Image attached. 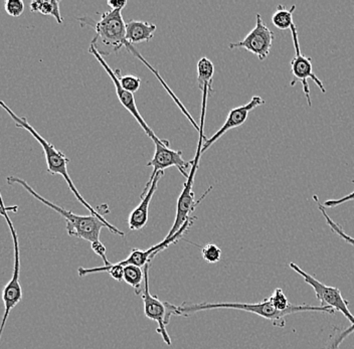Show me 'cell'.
<instances>
[{
  "label": "cell",
  "mask_w": 354,
  "mask_h": 349,
  "mask_svg": "<svg viewBox=\"0 0 354 349\" xmlns=\"http://www.w3.org/2000/svg\"><path fill=\"white\" fill-rule=\"evenodd\" d=\"M214 309H234V310L245 311V312L253 313L265 319L271 321L275 327L284 328L286 326V317L291 314H295L298 312H323L327 314H335V310L329 307L312 306V305H294L290 310L279 311L277 310L273 304L270 301L269 297L266 298L264 301L259 303H209V302H203V303H190V302H183L178 306L179 316H188L194 314L196 312L205 310H214Z\"/></svg>",
  "instance_id": "cell-1"
},
{
  "label": "cell",
  "mask_w": 354,
  "mask_h": 349,
  "mask_svg": "<svg viewBox=\"0 0 354 349\" xmlns=\"http://www.w3.org/2000/svg\"><path fill=\"white\" fill-rule=\"evenodd\" d=\"M8 185H19L24 187V189L28 191V194H32L33 198H37L39 202H43L46 207H50L54 209L57 214H61L66 220V229L68 232V235L71 237L81 238V240H88L91 244L93 243L98 242L100 240V233L103 227H107L113 234L122 236L123 237L124 233L120 229H117L114 225H111L108 220H103L98 216H79L75 214L71 211H66L64 207H59L55 205L54 202L46 200L43 196H39L35 189L28 185L26 180H21L15 176H8L6 178Z\"/></svg>",
  "instance_id": "cell-2"
},
{
  "label": "cell",
  "mask_w": 354,
  "mask_h": 349,
  "mask_svg": "<svg viewBox=\"0 0 354 349\" xmlns=\"http://www.w3.org/2000/svg\"><path fill=\"white\" fill-rule=\"evenodd\" d=\"M0 107L8 113V115H10L12 120L15 121V126H17V128H22V129L30 132L33 138L41 145L44 151V155H46V165H48V169L46 170H48V173L52 174V176H57V174H59L62 178H64V180L68 183V189H70L73 194H74V196H76L77 202H81L93 216H98L101 220H107L105 218H103V216H102L97 209H93V207L86 202L85 198L80 194L77 187H75L74 182H73L72 178H71L70 174H68V164L70 163V159L66 158L63 152L57 150L52 143L46 141V139L28 123V119H26V117L17 116L3 101H0Z\"/></svg>",
  "instance_id": "cell-3"
},
{
  "label": "cell",
  "mask_w": 354,
  "mask_h": 349,
  "mask_svg": "<svg viewBox=\"0 0 354 349\" xmlns=\"http://www.w3.org/2000/svg\"><path fill=\"white\" fill-rule=\"evenodd\" d=\"M81 26H92L96 32L92 44L97 52L103 56L119 52L125 46V23L122 17L121 10H109L101 15L99 21H94L90 17H84L77 19Z\"/></svg>",
  "instance_id": "cell-4"
},
{
  "label": "cell",
  "mask_w": 354,
  "mask_h": 349,
  "mask_svg": "<svg viewBox=\"0 0 354 349\" xmlns=\"http://www.w3.org/2000/svg\"><path fill=\"white\" fill-rule=\"evenodd\" d=\"M205 109H207V108H201L198 150H196L194 160L190 161V163H192V169H190V172L188 173L187 181H185V185H183V191H181L180 196H179L178 200H177L176 220H174V225H172L171 229H170L169 233L166 235L165 238L172 237L174 234L177 233V232L183 227L185 222L190 218V214L196 209L199 202H201L212 189V187H210L209 189L203 194V196L199 198L198 202L194 200V192L192 191V187H194V178H196V173L198 169L199 159H201V148H203V140H205L203 129H205Z\"/></svg>",
  "instance_id": "cell-5"
},
{
  "label": "cell",
  "mask_w": 354,
  "mask_h": 349,
  "mask_svg": "<svg viewBox=\"0 0 354 349\" xmlns=\"http://www.w3.org/2000/svg\"><path fill=\"white\" fill-rule=\"evenodd\" d=\"M17 211H19V205H13V207H8L3 214L4 218H6L8 227H10L11 237H12L15 258H13L12 277L2 291L4 314L2 317L1 324H0V340H1L2 333H3V329L6 327V322H8V317H10L11 310L21 303L22 296H24L22 295L21 280H19V275H21V251H19V235H17L15 225H13L10 216H8L10 211L15 214L17 213Z\"/></svg>",
  "instance_id": "cell-6"
},
{
  "label": "cell",
  "mask_w": 354,
  "mask_h": 349,
  "mask_svg": "<svg viewBox=\"0 0 354 349\" xmlns=\"http://www.w3.org/2000/svg\"><path fill=\"white\" fill-rule=\"evenodd\" d=\"M151 264H147L143 268L144 282L141 299L144 303V313L148 319L153 320L158 324L157 333L161 335L163 341L167 346H171V339L166 330V326L169 324L172 316H179L178 306L167 301H161L157 296L150 293L149 269Z\"/></svg>",
  "instance_id": "cell-7"
},
{
  "label": "cell",
  "mask_w": 354,
  "mask_h": 349,
  "mask_svg": "<svg viewBox=\"0 0 354 349\" xmlns=\"http://www.w3.org/2000/svg\"><path fill=\"white\" fill-rule=\"evenodd\" d=\"M289 266L292 270L295 271L304 279L306 284L312 287L315 292L316 298L320 302L321 307H329L335 310V312L336 311L342 312L344 317L351 321V326H354V315L351 314L348 308V301H345L339 289L327 286V285L318 281L315 277L302 270L295 263H290Z\"/></svg>",
  "instance_id": "cell-8"
},
{
  "label": "cell",
  "mask_w": 354,
  "mask_h": 349,
  "mask_svg": "<svg viewBox=\"0 0 354 349\" xmlns=\"http://www.w3.org/2000/svg\"><path fill=\"white\" fill-rule=\"evenodd\" d=\"M290 30H291L292 37H293L294 48H295V56L292 59L291 64H290L292 74L294 76V82L292 85H294L295 82H300L302 84L303 92H304L305 97H306L307 103H308L309 107H311L312 101L308 79H311L323 94L326 93V90H325L324 85H323V82L314 74L312 59L308 57H305L301 53L297 26L295 23L292 24Z\"/></svg>",
  "instance_id": "cell-9"
},
{
  "label": "cell",
  "mask_w": 354,
  "mask_h": 349,
  "mask_svg": "<svg viewBox=\"0 0 354 349\" xmlns=\"http://www.w3.org/2000/svg\"><path fill=\"white\" fill-rule=\"evenodd\" d=\"M275 35L266 26L261 15H257L256 26L251 32L245 35V39L238 43L230 44V48H245L258 57L260 61H265L269 57L273 46Z\"/></svg>",
  "instance_id": "cell-10"
},
{
  "label": "cell",
  "mask_w": 354,
  "mask_h": 349,
  "mask_svg": "<svg viewBox=\"0 0 354 349\" xmlns=\"http://www.w3.org/2000/svg\"><path fill=\"white\" fill-rule=\"evenodd\" d=\"M88 52L90 54H92L93 56L96 57L97 61L101 64L102 67L105 68L106 72H107L108 76L110 77L111 79L113 81V84L115 86V90H116L117 97H118L119 101L123 107L127 110L130 114L134 117L135 120L138 122V124L141 126V128L144 130L146 134H147L148 137H150L153 142H157V141L162 140V139H159L158 137L155 135L153 131H152L151 128L147 125V123L144 121L143 117L141 116L140 113H139L138 109H137L136 102H135L134 95L131 94L130 92H127V91L124 90L123 88L121 87L120 82H119L118 76H117L116 72L113 70L112 68H110V66L108 65L107 62L104 59V57L97 52L96 48L95 46L91 43L90 48H88Z\"/></svg>",
  "instance_id": "cell-11"
},
{
  "label": "cell",
  "mask_w": 354,
  "mask_h": 349,
  "mask_svg": "<svg viewBox=\"0 0 354 349\" xmlns=\"http://www.w3.org/2000/svg\"><path fill=\"white\" fill-rule=\"evenodd\" d=\"M155 153L153 158L147 163V167H153L150 180L159 171H165L169 167H176L185 178H188V167H192V163L187 162L183 158V151H176L170 149L169 141L160 140L154 142Z\"/></svg>",
  "instance_id": "cell-12"
},
{
  "label": "cell",
  "mask_w": 354,
  "mask_h": 349,
  "mask_svg": "<svg viewBox=\"0 0 354 349\" xmlns=\"http://www.w3.org/2000/svg\"><path fill=\"white\" fill-rule=\"evenodd\" d=\"M196 218L190 216L189 218L183 225V227L179 229L177 233L174 234L172 237L165 238L162 242L159 244L155 245L151 248L142 251V249H133L130 255L126 258L125 260L120 261L118 263L121 266H127V265H133V266L140 267L144 268L147 264H151V261L154 259L155 256L158 255L160 252L165 251L168 247L171 246L172 244H176L177 240L183 237V234L194 225Z\"/></svg>",
  "instance_id": "cell-13"
},
{
  "label": "cell",
  "mask_w": 354,
  "mask_h": 349,
  "mask_svg": "<svg viewBox=\"0 0 354 349\" xmlns=\"http://www.w3.org/2000/svg\"><path fill=\"white\" fill-rule=\"evenodd\" d=\"M265 100L260 96H254L252 100L245 105L240 106V107L234 108L227 115V120L225 124L221 126L220 130L214 134L210 138L205 139L201 148V154L205 153V150L209 149L214 143H216L218 139L221 138L227 131L234 129V128L240 127L247 121L250 112L253 111L257 107L264 105Z\"/></svg>",
  "instance_id": "cell-14"
},
{
  "label": "cell",
  "mask_w": 354,
  "mask_h": 349,
  "mask_svg": "<svg viewBox=\"0 0 354 349\" xmlns=\"http://www.w3.org/2000/svg\"><path fill=\"white\" fill-rule=\"evenodd\" d=\"M163 174H165V171L157 172L154 178L149 180L147 185H145V189L141 194V202L139 203L138 207L133 209L132 213L130 214L129 220H128V225L131 231H140L147 225L150 202H151L155 191H157L159 180L162 178Z\"/></svg>",
  "instance_id": "cell-15"
},
{
  "label": "cell",
  "mask_w": 354,
  "mask_h": 349,
  "mask_svg": "<svg viewBox=\"0 0 354 349\" xmlns=\"http://www.w3.org/2000/svg\"><path fill=\"white\" fill-rule=\"evenodd\" d=\"M125 39L130 45L150 41L154 37L156 26L147 21H130L125 24Z\"/></svg>",
  "instance_id": "cell-16"
},
{
  "label": "cell",
  "mask_w": 354,
  "mask_h": 349,
  "mask_svg": "<svg viewBox=\"0 0 354 349\" xmlns=\"http://www.w3.org/2000/svg\"><path fill=\"white\" fill-rule=\"evenodd\" d=\"M125 48L126 50H128V52L131 53V54L134 55V56L136 57L137 59H140V61L142 62V63L144 64V65L146 66V67H147L148 68H149L150 70H152V72H153L155 77H156L157 79H159V82H160L161 85H162L163 87L165 88V90L167 91L168 94H169L170 96H171V98L174 99V101H176V105L178 106L179 109H180L181 111H183V114L185 115V117H187L188 120H189V122L192 123V125H194V127L196 128V129L198 130V131H199V126L196 124V121H194V119L192 118V115H190L189 113L187 112V110L185 109V106H183V104H181V102L178 100V98H177L176 95H174V93L172 92L171 90H170L169 87H168V85L165 83V79L161 78L160 75H159V73L157 72V70H155V68L152 67V66H150V64L148 63V62L146 61V59H144V57L141 56V55L139 54V53L137 52L136 50H135L134 46L130 45L129 43H126Z\"/></svg>",
  "instance_id": "cell-17"
},
{
  "label": "cell",
  "mask_w": 354,
  "mask_h": 349,
  "mask_svg": "<svg viewBox=\"0 0 354 349\" xmlns=\"http://www.w3.org/2000/svg\"><path fill=\"white\" fill-rule=\"evenodd\" d=\"M30 12H39L44 15H52L57 21V23L62 24L64 23L61 12H59V1L55 0H35L30 2Z\"/></svg>",
  "instance_id": "cell-18"
},
{
  "label": "cell",
  "mask_w": 354,
  "mask_h": 349,
  "mask_svg": "<svg viewBox=\"0 0 354 349\" xmlns=\"http://www.w3.org/2000/svg\"><path fill=\"white\" fill-rule=\"evenodd\" d=\"M214 74V66L207 57H201L198 63V84L199 89L203 91L209 87L212 89V77Z\"/></svg>",
  "instance_id": "cell-19"
},
{
  "label": "cell",
  "mask_w": 354,
  "mask_h": 349,
  "mask_svg": "<svg viewBox=\"0 0 354 349\" xmlns=\"http://www.w3.org/2000/svg\"><path fill=\"white\" fill-rule=\"evenodd\" d=\"M124 281L134 289L137 295H140L142 292V283L144 282V271L140 267L127 265L124 266Z\"/></svg>",
  "instance_id": "cell-20"
},
{
  "label": "cell",
  "mask_w": 354,
  "mask_h": 349,
  "mask_svg": "<svg viewBox=\"0 0 354 349\" xmlns=\"http://www.w3.org/2000/svg\"><path fill=\"white\" fill-rule=\"evenodd\" d=\"M296 6H292L290 10H287L286 6H278L276 12L272 17V23L276 26L278 30H290L293 21V12H295Z\"/></svg>",
  "instance_id": "cell-21"
},
{
  "label": "cell",
  "mask_w": 354,
  "mask_h": 349,
  "mask_svg": "<svg viewBox=\"0 0 354 349\" xmlns=\"http://www.w3.org/2000/svg\"><path fill=\"white\" fill-rule=\"evenodd\" d=\"M353 332L354 326H351L347 327V328L333 326L323 349H340L342 342Z\"/></svg>",
  "instance_id": "cell-22"
},
{
  "label": "cell",
  "mask_w": 354,
  "mask_h": 349,
  "mask_svg": "<svg viewBox=\"0 0 354 349\" xmlns=\"http://www.w3.org/2000/svg\"><path fill=\"white\" fill-rule=\"evenodd\" d=\"M313 200H315L316 205H317L318 209H319L320 213L322 214V216H324L325 220H326L327 225H329V227L338 236L342 238L343 240L347 243V244L351 245V246L354 247V238L351 237V236L347 235L345 233L344 229H342V225H338L337 223L334 222L333 220L328 216V214L325 211V207H323L322 203L320 202L319 198L318 196H313Z\"/></svg>",
  "instance_id": "cell-23"
},
{
  "label": "cell",
  "mask_w": 354,
  "mask_h": 349,
  "mask_svg": "<svg viewBox=\"0 0 354 349\" xmlns=\"http://www.w3.org/2000/svg\"><path fill=\"white\" fill-rule=\"evenodd\" d=\"M270 301L273 304L277 310L287 311L290 310L294 304H291L288 300L287 296L283 292L282 289L277 288L273 294L269 297Z\"/></svg>",
  "instance_id": "cell-24"
},
{
  "label": "cell",
  "mask_w": 354,
  "mask_h": 349,
  "mask_svg": "<svg viewBox=\"0 0 354 349\" xmlns=\"http://www.w3.org/2000/svg\"><path fill=\"white\" fill-rule=\"evenodd\" d=\"M117 76H118L119 82H120L121 87L127 92L134 95L137 91L140 89L141 79L138 77L128 75V76H121L120 70H116Z\"/></svg>",
  "instance_id": "cell-25"
},
{
  "label": "cell",
  "mask_w": 354,
  "mask_h": 349,
  "mask_svg": "<svg viewBox=\"0 0 354 349\" xmlns=\"http://www.w3.org/2000/svg\"><path fill=\"white\" fill-rule=\"evenodd\" d=\"M201 256L205 262L216 264L221 260V249L216 245L207 244L201 248Z\"/></svg>",
  "instance_id": "cell-26"
},
{
  "label": "cell",
  "mask_w": 354,
  "mask_h": 349,
  "mask_svg": "<svg viewBox=\"0 0 354 349\" xmlns=\"http://www.w3.org/2000/svg\"><path fill=\"white\" fill-rule=\"evenodd\" d=\"M4 10L10 17H21L24 12V2L22 0H8L4 3Z\"/></svg>",
  "instance_id": "cell-27"
},
{
  "label": "cell",
  "mask_w": 354,
  "mask_h": 349,
  "mask_svg": "<svg viewBox=\"0 0 354 349\" xmlns=\"http://www.w3.org/2000/svg\"><path fill=\"white\" fill-rule=\"evenodd\" d=\"M91 247H92L93 251L99 256V257L102 258L104 262V266H109V265L112 264L110 263V261L107 259V249H106L105 245L103 243L95 242L93 244H91Z\"/></svg>",
  "instance_id": "cell-28"
},
{
  "label": "cell",
  "mask_w": 354,
  "mask_h": 349,
  "mask_svg": "<svg viewBox=\"0 0 354 349\" xmlns=\"http://www.w3.org/2000/svg\"><path fill=\"white\" fill-rule=\"evenodd\" d=\"M353 200H354V191L347 194V196H342V198H337V200H325L322 205L324 207H328V209H333V207H339L343 203L353 202Z\"/></svg>",
  "instance_id": "cell-29"
},
{
  "label": "cell",
  "mask_w": 354,
  "mask_h": 349,
  "mask_svg": "<svg viewBox=\"0 0 354 349\" xmlns=\"http://www.w3.org/2000/svg\"><path fill=\"white\" fill-rule=\"evenodd\" d=\"M108 6L111 8V10H121L127 6V1L126 0H108Z\"/></svg>",
  "instance_id": "cell-30"
},
{
  "label": "cell",
  "mask_w": 354,
  "mask_h": 349,
  "mask_svg": "<svg viewBox=\"0 0 354 349\" xmlns=\"http://www.w3.org/2000/svg\"><path fill=\"white\" fill-rule=\"evenodd\" d=\"M8 209V207H6L3 203V200H2L1 194H0V216H3L4 211Z\"/></svg>",
  "instance_id": "cell-31"
}]
</instances>
